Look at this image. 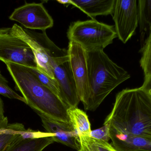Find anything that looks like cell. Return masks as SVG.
I'll use <instances>...</instances> for the list:
<instances>
[{"label":"cell","mask_w":151,"mask_h":151,"mask_svg":"<svg viewBox=\"0 0 151 151\" xmlns=\"http://www.w3.org/2000/svg\"><path fill=\"white\" fill-rule=\"evenodd\" d=\"M67 113L70 124L78 137L90 136L91 131V124L86 113L77 107H70Z\"/></svg>","instance_id":"2e32d148"},{"label":"cell","mask_w":151,"mask_h":151,"mask_svg":"<svg viewBox=\"0 0 151 151\" xmlns=\"http://www.w3.org/2000/svg\"><path fill=\"white\" fill-rule=\"evenodd\" d=\"M48 136L47 132L26 129L4 151H42L55 142Z\"/></svg>","instance_id":"8fae6325"},{"label":"cell","mask_w":151,"mask_h":151,"mask_svg":"<svg viewBox=\"0 0 151 151\" xmlns=\"http://www.w3.org/2000/svg\"><path fill=\"white\" fill-rule=\"evenodd\" d=\"M0 95L9 99H17L25 103L24 98L15 92L9 85L8 80L3 76L0 71Z\"/></svg>","instance_id":"44dd1931"},{"label":"cell","mask_w":151,"mask_h":151,"mask_svg":"<svg viewBox=\"0 0 151 151\" xmlns=\"http://www.w3.org/2000/svg\"><path fill=\"white\" fill-rule=\"evenodd\" d=\"M59 3L61 4H64L67 7L68 5H70V0H67V1H57Z\"/></svg>","instance_id":"d4e9b609"},{"label":"cell","mask_w":151,"mask_h":151,"mask_svg":"<svg viewBox=\"0 0 151 151\" xmlns=\"http://www.w3.org/2000/svg\"><path fill=\"white\" fill-rule=\"evenodd\" d=\"M10 32L30 46L36 59L37 69L52 79H55L54 68L69 61L67 49L57 46L48 37L46 31L37 33L15 24L11 27Z\"/></svg>","instance_id":"277c9868"},{"label":"cell","mask_w":151,"mask_h":151,"mask_svg":"<svg viewBox=\"0 0 151 151\" xmlns=\"http://www.w3.org/2000/svg\"><path fill=\"white\" fill-rule=\"evenodd\" d=\"M67 51L79 98L84 108L88 103L90 93L87 52L80 44L72 41L69 42Z\"/></svg>","instance_id":"ba28073f"},{"label":"cell","mask_w":151,"mask_h":151,"mask_svg":"<svg viewBox=\"0 0 151 151\" xmlns=\"http://www.w3.org/2000/svg\"><path fill=\"white\" fill-rule=\"evenodd\" d=\"M90 137L96 140L108 142L111 140L110 134V125L108 123L104 124L100 128L91 130Z\"/></svg>","instance_id":"7402d4cb"},{"label":"cell","mask_w":151,"mask_h":151,"mask_svg":"<svg viewBox=\"0 0 151 151\" xmlns=\"http://www.w3.org/2000/svg\"><path fill=\"white\" fill-rule=\"evenodd\" d=\"M67 35L70 41L80 44L86 52L104 51L117 37L114 26L95 19L73 22L69 27Z\"/></svg>","instance_id":"5b68a950"},{"label":"cell","mask_w":151,"mask_h":151,"mask_svg":"<svg viewBox=\"0 0 151 151\" xmlns=\"http://www.w3.org/2000/svg\"><path fill=\"white\" fill-rule=\"evenodd\" d=\"M0 60L29 68H37L32 48L24 41L13 35L10 28H0Z\"/></svg>","instance_id":"8992f818"},{"label":"cell","mask_w":151,"mask_h":151,"mask_svg":"<svg viewBox=\"0 0 151 151\" xmlns=\"http://www.w3.org/2000/svg\"><path fill=\"white\" fill-rule=\"evenodd\" d=\"M116 0H70V5L94 19L96 16L112 15Z\"/></svg>","instance_id":"5bb4252c"},{"label":"cell","mask_w":151,"mask_h":151,"mask_svg":"<svg viewBox=\"0 0 151 151\" xmlns=\"http://www.w3.org/2000/svg\"><path fill=\"white\" fill-rule=\"evenodd\" d=\"M141 87L149 95L151 99V76L145 77L143 84Z\"/></svg>","instance_id":"603a6c76"},{"label":"cell","mask_w":151,"mask_h":151,"mask_svg":"<svg viewBox=\"0 0 151 151\" xmlns=\"http://www.w3.org/2000/svg\"><path fill=\"white\" fill-rule=\"evenodd\" d=\"M30 68L39 81L60 98V90L58 82L55 79H53L41 72L37 68Z\"/></svg>","instance_id":"ffe728a7"},{"label":"cell","mask_w":151,"mask_h":151,"mask_svg":"<svg viewBox=\"0 0 151 151\" xmlns=\"http://www.w3.org/2000/svg\"><path fill=\"white\" fill-rule=\"evenodd\" d=\"M140 51L142 53L140 66L145 77H150L151 76V32L145 40Z\"/></svg>","instance_id":"d6986e66"},{"label":"cell","mask_w":151,"mask_h":151,"mask_svg":"<svg viewBox=\"0 0 151 151\" xmlns=\"http://www.w3.org/2000/svg\"><path fill=\"white\" fill-rule=\"evenodd\" d=\"M19 91L30 106L38 114L60 122L70 123V108L61 98L42 84L29 67L12 63L5 64Z\"/></svg>","instance_id":"7a4b0ae2"},{"label":"cell","mask_w":151,"mask_h":151,"mask_svg":"<svg viewBox=\"0 0 151 151\" xmlns=\"http://www.w3.org/2000/svg\"><path fill=\"white\" fill-rule=\"evenodd\" d=\"M80 148L77 151H119L108 142L99 141L87 136H79Z\"/></svg>","instance_id":"ac0fdd59"},{"label":"cell","mask_w":151,"mask_h":151,"mask_svg":"<svg viewBox=\"0 0 151 151\" xmlns=\"http://www.w3.org/2000/svg\"><path fill=\"white\" fill-rule=\"evenodd\" d=\"M53 73L59 85L61 100L70 107H77L81 100L69 61L55 67Z\"/></svg>","instance_id":"30bf717a"},{"label":"cell","mask_w":151,"mask_h":151,"mask_svg":"<svg viewBox=\"0 0 151 151\" xmlns=\"http://www.w3.org/2000/svg\"><path fill=\"white\" fill-rule=\"evenodd\" d=\"M47 132L54 134V142L78 150L80 148L79 137L70 123L60 122L38 114Z\"/></svg>","instance_id":"7c38bea8"},{"label":"cell","mask_w":151,"mask_h":151,"mask_svg":"<svg viewBox=\"0 0 151 151\" xmlns=\"http://www.w3.org/2000/svg\"><path fill=\"white\" fill-rule=\"evenodd\" d=\"M9 19L17 21L25 28L46 31L54 25V20L42 3H26L15 9Z\"/></svg>","instance_id":"9c48e42d"},{"label":"cell","mask_w":151,"mask_h":151,"mask_svg":"<svg viewBox=\"0 0 151 151\" xmlns=\"http://www.w3.org/2000/svg\"><path fill=\"white\" fill-rule=\"evenodd\" d=\"M90 93L84 109L94 111L120 84L130 78L103 50L87 52Z\"/></svg>","instance_id":"3957f363"},{"label":"cell","mask_w":151,"mask_h":151,"mask_svg":"<svg viewBox=\"0 0 151 151\" xmlns=\"http://www.w3.org/2000/svg\"><path fill=\"white\" fill-rule=\"evenodd\" d=\"M25 129L22 123H9L6 116L0 118V151L5 150Z\"/></svg>","instance_id":"9a60e30c"},{"label":"cell","mask_w":151,"mask_h":151,"mask_svg":"<svg viewBox=\"0 0 151 151\" xmlns=\"http://www.w3.org/2000/svg\"><path fill=\"white\" fill-rule=\"evenodd\" d=\"M138 17L141 40H144L145 34L151 32V0L138 1Z\"/></svg>","instance_id":"e0dca14e"},{"label":"cell","mask_w":151,"mask_h":151,"mask_svg":"<svg viewBox=\"0 0 151 151\" xmlns=\"http://www.w3.org/2000/svg\"><path fill=\"white\" fill-rule=\"evenodd\" d=\"M110 132L136 136L151 142V99L142 87L126 88L116 95L104 124Z\"/></svg>","instance_id":"6da1fadb"},{"label":"cell","mask_w":151,"mask_h":151,"mask_svg":"<svg viewBox=\"0 0 151 151\" xmlns=\"http://www.w3.org/2000/svg\"><path fill=\"white\" fill-rule=\"evenodd\" d=\"M138 1L116 0L112 16L117 37L127 43L135 33L139 25Z\"/></svg>","instance_id":"52a82bcc"},{"label":"cell","mask_w":151,"mask_h":151,"mask_svg":"<svg viewBox=\"0 0 151 151\" xmlns=\"http://www.w3.org/2000/svg\"><path fill=\"white\" fill-rule=\"evenodd\" d=\"M4 104L2 99L0 97V118H4Z\"/></svg>","instance_id":"cb8c5ba5"},{"label":"cell","mask_w":151,"mask_h":151,"mask_svg":"<svg viewBox=\"0 0 151 151\" xmlns=\"http://www.w3.org/2000/svg\"><path fill=\"white\" fill-rule=\"evenodd\" d=\"M112 145L119 151H151V142L140 137L110 132Z\"/></svg>","instance_id":"4fadbf2b"}]
</instances>
